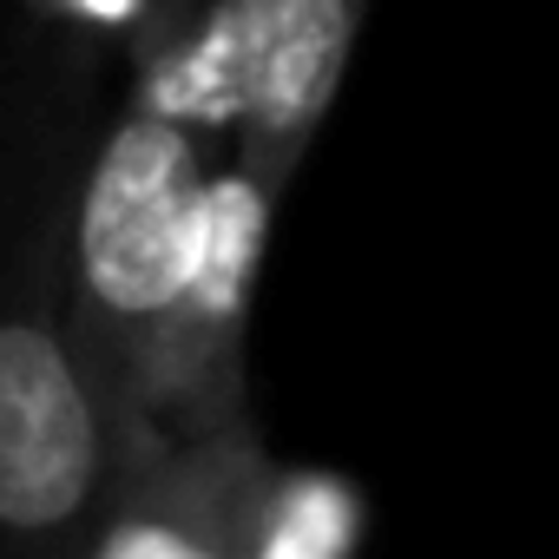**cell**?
Masks as SVG:
<instances>
[{
	"label": "cell",
	"mask_w": 559,
	"mask_h": 559,
	"mask_svg": "<svg viewBox=\"0 0 559 559\" xmlns=\"http://www.w3.org/2000/svg\"><path fill=\"white\" fill-rule=\"evenodd\" d=\"M362 533V507L330 474H270L250 552L263 559H336Z\"/></svg>",
	"instance_id": "cell-5"
},
{
	"label": "cell",
	"mask_w": 559,
	"mask_h": 559,
	"mask_svg": "<svg viewBox=\"0 0 559 559\" xmlns=\"http://www.w3.org/2000/svg\"><path fill=\"white\" fill-rule=\"evenodd\" d=\"M119 480V428L67 336V317L34 290L0 310V539L80 546Z\"/></svg>",
	"instance_id": "cell-3"
},
{
	"label": "cell",
	"mask_w": 559,
	"mask_h": 559,
	"mask_svg": "<svg viewBox=\"0 0 559 559\" xmlns=\"http://www.w3.org/2000/svg\"><path fill=\"white\" fill-rule=\"evenodd\" d=\"M356 21L362 0H211L158 53L145 106L237 139L250 171L284 185L343 86Z\"/></svg>",
	"instance_id": "cell-2"
},
{
	"label": "cell",
	"mask_w": 559,
	"mask_h": 559,
	"mask_svg": "<svg viewBox=\"0 0 559 559\" xmlns=\"http://www.w3.org/2000/svg\"><path fill=\"white\" fill-rule=\"evenodd\" d=\"M263 487L270 467L250 428L224 421L126 461L80 546L99 559H230L257 539Z\"/></svg>",
	"instance_id": "cell-4"
},
{
	"label": "cell",
	"mask_w": 559,
	"mask_h": 559,
	"mask_svg": "<svg viewBox=\"0 0 559 559\" xmlns=\"http://www.w3.org/2000/svg\"><path fill=\"white\" fill-rule=\"evenodd\" d=\"M204 178H211L204 132L139 99L106 132L80 185L67 336L119 428V448L145 369L158 356V336L191 284Z\"/></svg>",
	"instance_id": "cell-1"
}]
</instances>
